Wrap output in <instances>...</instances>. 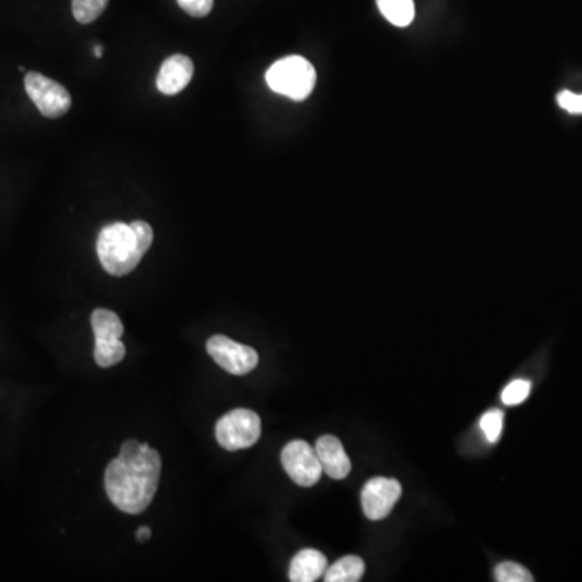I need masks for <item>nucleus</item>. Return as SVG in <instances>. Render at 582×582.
Listing matches in <instances>:
<instances>
[{
	"instance_id": "obj_1",
	"label": "nucleus",
	"mask_w": 582,
	"mask_h": 582,
	"mask_svg": "<svg viewBox=\"0 0 582 582\" xmlns=\"http://www.w3.org/2000/svg\"><path fill=\"white\" fill-rule=\"evenodd\" d=\"M162 460L148 443L127 440L110 461L104 485L110 502L128 515H140L151 505L161 481Z\"/></svg>"
},
{
	"instance_id": "obj_2",
	"label": "nucleus",
	"mask_w": 582,
	"mask_h": 582,
	"mask_svg": "<svg viewBox=\"0 0 582 582\" xmlns=\"http://www.w3.org/2000/svg\"><path fill=\"white\" fill-rule=\"evenodd\" d=\"M154 241L151 225L144 220L106 225L97 237V256L107 274L123 277L136 269Z\"/></svg>"
},
{
	"instance_id": "obj_3",
	"label": "nucleus",
	"mask_w": 582,
	"mask_h": 582,
	"mask_svg": "<svg viewBox=\"0 0 582 582\" xmlns=\"http://www.w3.org/2000/svg\"><path fill=\"white\" fill-rule=\"evenodd\" d=\"M269 88L293 101H304L316 86V70L300 55H288L267 70Z\"/></svg>"
},
{
	"instance_id": "obj_4",
	"label": "nucleus",
	"mask_w": 582,
	"mask_h": 582,
	"mask_svg": "<svg viewBox=\"0 0 582 582\" xmlns=\"http://www.w3.org/2000/svg\"><path fill=\"white\" fill-rule=\"evenodd\" d=\"M91 325L96 340L94 359L97 366L112 367L119 364L127 355V348L122 342L123 324L120 317L114 311L99 308L91 314Z\"/></svg>"
},
{
	"instance_id": "obj_5",
	"label": "nucleus",
	"mask_w": 582,
	"mask_h": 582,
	"mask_svg": "<svg viewBox=\"0 0 582 582\" xmlns=\"http://www.w3.org/2000/svg\"><path fill=\"white\" fill-rule=\"evenodd\" d=\"M261 431V418L258 413L246 408H237L217 421L216 439L220 447L228 452H237L258 443Z\"/></svg>"
},
{
	"instance_id": "obj_6",
	"label": "nucleus",
	"mask_w": 582,
	"mask_h": 582,
	"mask_svg": "<svg viewBox=\"0 0 582 582\" xmlns=\"http://www.w3.org/2000/svg\"><path fill=\"white\" fill-rule=\"evenodd\" d=\"M25 89L34 106L47 119H59L72 107V96L67 88L38 72L26 73Z\"/></svg>"
},
{
	"instance_id": "obj_7",
	"label": "nucleus",
	"mask_w": 582,
	"mask_h": 582,
	"mask_svg": "<svg viewBox=\"0 0 582 582\" xmlns=\"http://www.w3.org/2000/svg\"><path fill=\"white\" fill-rule=\"evenodd\" d=\"M282 466L291 481L301 487H313L324 473L316 448L304 440H293L283 447Z\"/></svg>"
},
{
	"instance_id": "obj_8",
	"label": "nucleus",
	"mask_w": 582,
	"mask_h": 582,
	"mask_svg": "<svg viewBox=\"0 0 582 582\" xmlns=\"http://www.w3.org/2000/svg\"><path fill=\"white\" fill-rule=\"evenodd\" d=\"M207 353L224 371L233 376H246L259 364L258 351L248 345L233 342L225 335H214L206 343Z\"/></svg>"
},
{
	"instance_id": "obj_9",
	"label": "nucleus",
	"mask_w": 582,
	"mask_h": 582,
	"mask_svg": "<svg viewBox=\"0 0 582 582\" xmlns=\"http://www.w3.org/2000/svg\"><path fill=\"white\" fill-rule=\"evenodd\" d=\"M400 482L388 477H374L364 485L361 492V505L364 515L371 521H380L392 513L395 503L401 497Z\"/></svg>"
},
{
	"instance_id": "obj_10",
	"label": "nucleus",
	"mask_w": 582,
	"mask_h": 582,
	"mask_svg": "<svg viewBox=\"0 0 582 582\" xmlns=\"http://www.w3.org/2000/svg\"><path fill=\"white\" fill-rule=\"evenodd\" d=\"M193 60L188 55L175 54L162 64L157 75V89L165 96H175L182 93L193 80Z\"/></svg>"
},
{
	"instance_id": "obj_11",
	"label": "nucleus",
	"mask_w": 582,
	"mask_h": 582,
	"mask_svg": "<svg viewBox=\"0 0 582 582\" xmlns=\"http://www.w3.org/2000/svg\"><path fill=\"white\" fill-rule=\"evenodd\" d=\"M316 453L322 469L335 481H342L351 471V461L346 455L342 442L334 435H322L316 442Z\"/></svg>"
},
{
	"instance_id": "obj_12",
	"label": "nucleus",
	"mask_w": 582,
	"mask_h": 582,
	"mask_svg": "<svg viewBox=\"0 0 582 582\" xmlns=\"http://www.w3.org/2000/svg\"><path fill=\"white\" fill-rule=\"evenodd\" d=\"M327 558L324 553L314 549H304L291 560L288 578L291 582H314L324 576Z\"/></svg>"
},
{
	"instance_id": "obj_13",
	"label": "nucleus",
	"mask_w": 582,
	"mask_h": 582,
	"mask_svg": "<svg viewBox=\"0 0 582 582\" xmlns=\"http://www.w3.org/2000/svg\"><path fill=\"white\" fill-rule=\"evenodd\" d=\"M366 565L364 561L355 555L340 558L334 565L327 568L324 573L325 582H358L364 576Z\"/></svg>"
},
{
	"instance_id": "obj_14",
	"label": "nucleus",
	"mask_w": 582,
	"mask_h": 582,
	"mask_svg": "<svg viewBox=\"0 0 582 582\" xmlns=\"http://www.w3.org/2000/svg\"><path fill=\"white\" fill-rule=\"evenodd\" d=\"M377 7L385 20L398 28L410 26L416 15L414 0H377Z\"/></svg>"
},
{
	"instance_id": "obj_15",
	"label": "nucleus",
	"mask_w": 582,
	"mask_h": 582,
	"mask_svg": "<svg viewBox=\"0 0 582 582\" xmlns=\"http://www.w3.org/2000/svg\"><path fill=\"white\" fill-rule=\"evenodd\" d=\"M107 4L109 0H72L73 17L81 25H89L101 17Z\"/></svg>"
},
{
	"instance_id": "obj_16",
	"label": "nucleus",
	"mask_w": 582,
	"mask_h": 582,
	"mask_svg": "<svg viewBox=\"0 0 582 582\" xmlns=\"http://www.w3.org/2000/svg\"><path fill=\"white\" fill-rule=\"evenodd\" d=\"M495 581L498 582H532L534 576L523 565L515 561H503L495 566Z\"/></svg>"
},
{
	"instance_id": "obj_17",
	"label": "nucleus",
	"mask_w": 582,
	"mask_h": 582,
	"mask_svg": "<svg viewBox=\"0 0 582 582\" xmlns=\"http://www.w3.org/2000/svg\"><path fill=\"white\" fill-rule=\"evenodd\" d=\"M503 419L505 414L500 410L487 411L481 418V429L485 434V439L490 443L498 442L502 435Z\"/></svg>"
},
{
	"instance_id": "obj_18",
	"label": "nucleus",
	"mask_w": 582,
	"mask_h": 582,
	"mask_svg": "<svg viewBox=\"0 0 582 582\" xmlns=\"http://www.w3.org/2000/svg\"><path fill=\"white\" fill-rule=\"evenodd\" d=\"M531 393V382L529 380H513L502 392V401L507 406L521 405Z\"/></svg>"
},
{
	"instance_id": "obj_19",
	"label": "nucleus",
	"mask_w": 582,
	"mask_h": 582,
	"mask_svg": "<svg viewBox=\"0 0 582 582\" xmlns=\"http://www.w3.org/2000/svg\"><path fill=\"white\" fill-rule=\"evenodd\" d=\"M177 2L180 9L194 18L207 17L214 7V0H177Z\"/></svg>"
},
{
	"instance_id": "obj_20",
	"label": "nucleus",
	"mask_w": 582,
	"mask_h": 582,
	"mask_svg": "<svg viewBox=\"0 0 582 582\" xmlns=\"http://www.w3.org/2000/svg\"><path fill=\"white\" fill-rule=\"evenodd\" d=\"M558 104L570 114H582V94H574L571 91H561L558 94Z\"/></svg>"
},
{
	"instance_id": "obj_21",
	"label": "nucleus",
	"mask_w": 582,
	"mask_h": 582,
	"mask_svg": "<svg viewBox=\"0 0 582 582\" xmlns=\"http://www.w3.org/2000/svg\"><path fill=\"white\" fill-rule=\"evenodd\" d=\"M151 536L152 531L148 526H141V528H138V531H136V540H138V542H146V540L151 539Z\"/></svg>"
},
{
	"instance_id": "obj_22",
	"label": "nucleus",
	"mask_w": 582,
	"mask_h": 582,
	"mask_svg": "<svg viewBox=\"0 0 582 582\" xmlns=\"http://www.w3.org/2000/svg\"><path fill=\"white\" fill-rule=\"evenodd\" d=\"M102 54H104V47H102L101 44L94 46V55H96L97 59H101Z\"/></svg>"
}]
</instances>
